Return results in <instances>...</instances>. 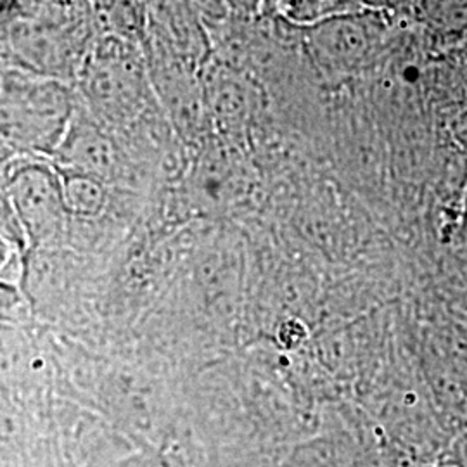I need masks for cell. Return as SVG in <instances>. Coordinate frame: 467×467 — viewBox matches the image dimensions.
<instances>
[{
  "label": "cell",
  "mask_w": 467,
  "mask_h": 467,
  "mask_svg": "<svg viewBox=\"0 0 467 467\" xmlns=\"http://www.w3.org/2000/svg\"><path fill=\"white\" fill-rule=\"evenodd\" d=\"M9 44L17 57L19 67L49 78L61 80L71 77L78 57L84 52V19L71 13L19 17L11 25Z\"/></svg>",
  "instance_id": "cell-1"
},
{
  "label": "cell",
  "mask_w": 467,
  "mask_h": 467,
  "mask_svg": "<svg viewBox=\"0 0 467 467\" xmlns=\"http://www.w3.org/2000/svg\"><path fill=\"white\" fill-rule=\"evenodd\" d=\"M4 123L9 134L34 139L63 130L71 117V94L61 80L38 73L4 71Z\"/></svg>",
  "instance_id": "cell-2"
},
{
  "label": "cell",
  "mask_w": 467,
  "mask_h": 467,
  "mask_svg": "<svg viewBox=\"0 0 467 467\" xmlns=\"http://www.w3.org/2000/svg\"><path fill=\"white\" fill-rule=\"evenodd\" d=\"M383 7L337 17L305 30L306 49L326 77H347L368 67L384 36Z\"/></svg>",
  "instance_id": "cell-3"
},
{
  "label": "cell",
  "mask_w": 467,
  "mask_h": 467,
  "mask_svg": "<svg viewBox=\"0 0 467 467\" xmlns=\"http://www.w3.org/2000/svg\"><path fill=\"white\" fill-rule=\"evenodd\" d=\"M7 191L19 218L35 237L44 239L54 233L67 212L63 182L46 167L19 168Z\"/></svg>",
  "instance_id": "cell-4"
},
{
  "label": "cell",
  "mask_w": 467,
  "mask_h": 467,
  "mask_svg": "<svg viewBox=\"0 0 467 467\" xmlns=\"http://www.w3.org/2000/svg\"><path fill=\"white\" fill-rule=\"evenodd\" d=\"M381 7L379 0H277V11L284 21L301 30Z\"/></svg>",
  "instance_id": "cell-5"
},
{
  "label": "cell",
  "mask_w": 467,
  "mask_h": 467,
  "mask_svg": "<svg viewBox=\"0 0 467 467\" xmlns=\"http://www.w3.org/2000/svg\"><path fill=\"white\" fill-rule=\"evenodd\" d=\"M424 23L445 36L467 34V0H420Z\"/></svg>",
  "instance_id": "cell-6"
},
{
  "label": "cell",
  "mask_w": 467,
  "mask_h": 467,
  "mask_svg": "<svg viewBox=\"0 0 467 467\" xmlns=\"http://www.w3.org/2000/svg\"><path fill=\"white\" fill-rule=\"evenodd\" d=\"M65 202L67 212L90 215L96 213L102 204L104 194L98 181L90 175H71L63 182Z\"/></svg>",
  "instance_id": "cell-7"
},
{
  "label": "cell",
  "mask_w": 467,
  "mask_h": 467,
  "mask_svg": "<svg viewBox=\"0 0 467 467\" xmlns=\"http://www.w3.org/2000/svg\"><path fill=\"white\" fill-rule=\"evenodd\" d=\"M185 5L200 19L204 28L222 26L233 13L227 0H184Z\"/></svg>",
  "instance_id": "cell-8"
},
{
  "label": "cell",
  "mask_w": 467,
  "mask_h": 467,
  "mask_svg": "<svg viewBox=\"0 0 467 467\" xmlns=\"http://www.w3.org/2000/svg\"><path fill=\"white\" fill-rule=\"evenodd\" d=\"M457 461L459 467H467V433L462 436V440L457 443Z\"/></svg>",
  "instance_id": "cell-9"
}]
</instances>
